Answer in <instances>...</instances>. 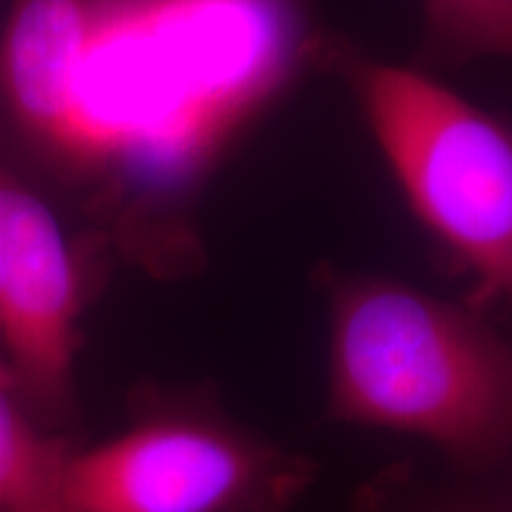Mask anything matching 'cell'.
Segmentation results:
<instances>
[{
    "label": "cell",
    "instance_id": "6da1fadb",
    "mask_svg": "<svg viewBox=\"0 0 512 512\" xmlns=\"http://www.w3.org/2000/svg\"><path fill=\"white\" fill-rule=\"evenodd\" d=\"M330 406L484 470L512 453V344L413 287L349 285L332 309Z\"/></svg>",
    "mask_w": 512,
    "mask_h": 512
},
{
    "label": "cell",
    "instance_id": "7a4b0ae2",
    "mask_svg": "<svg viewBox=\"0 0 512 512\" xmlns=\"http://www.w3.org/2000/svg\"><path fill=\"white\" fill-rule=\"evenodd\" d=\"M273 24V0H93L55 145L76 155L185 152L228 91L233 43Z\"/></svg>",
    "mask_w": 512,
    "mask_h": 512
},
{
    "label": "cell",
    "instance_id": "3957f363",
    "mask_svg": "<svg viewBox=\"0 0 512 512\" xmlns=\"http://www.w3.org/2000/svg\"><path fill=\"white\" fill-rule=\"evenodd\" d=\"M366 117L401 188L439 238L512 304V136L427 76L368 64Z\"/></svg>",
    "mask_w": 512,
    "mask_h": 512
},
{
    "label": "cell",
    "instance_id": "277c9868",
    "mask_svg": "<svg viewBox=\"0 0 512 512\" xmlns=\"http://www.w3.org/2000/svg\"><path fill=\"white\" fill-rule=\"evenodd\" d=\"M313 467L200 413H155L69 453L67 512H292Z\"/></svg>",
    "mask_w": 512,
    "mask_h": 512
},
{
    "label": "cell",
    "instance_id": "5b68a950",
    "mask_svg": "<svg viewBox=\"0 0 512 512\" xmlns=\"http://www.w3.org/2000/svg\"><path fill=\"white\" fill-rule=\"evenodd\" d=\"M81 285L62 230L22 185L0 176V361L43 425L72 403Z\"/></svg>",
    "mask_w": 512,
    "mask_h": 512
},
{
    "label": "cell",
    "instance_id": "8992f818",
    "mask_svg": "<svg viewBox=\"0 0 512 512\" xmlns=\"http://www.w3.org/2000/svg\"><path fill=\"white\" fill-rule=\"evenodd\" d=\"M93 19V0H15L0 76L19 119L57 143Z\"/></svg>",
    "mask_w": 512,
    "mask_h": 512
},
{
    "label": "cell",
    "instance_id": "52a82bcc",
    "mask_svg": "<svg viewBox=\"0 0 512 512\" xmlns=\"http://www.w3.org/2000/svg\"><path fill=\"white\" fill-rule=\"evenodd\" d=\"M69 453V441L46 430L0 361V512H67Z\"/></svg>",
    "mask_w": 512,
    "mask_h": 512
},
{
    "label": "cell",
    "instance_id": "ba28073f",
    "mask_svg": "<svg viewBox=\"0 0 512 512\" xmlns=\"http://www.w3.org/2000/svg\"><path fill=\"white\" fill-rule=\"evenodd\" d=\"M430 41L458 60L512 57V0H422Z\"/></svg>",
    "mask_w": 512,
    "mask_h": 512
},
{
    "label": "cell",
    "instance_id": "9c48e42d",
    "mask_svg": "<svg viewBox=\"0 0 512 512\" xmlns=\"http://www.w3.org/2000/svg\"><path fill=\"white\" fill-rule=\"evenodd\" d=\"M422 512H512V510L501 508V505H491V503L451 501V503H441V505H437V508L422 510Z\"/></svg>",
    "mask_w": 512,
    "mask_h": 512
}]
</instances>
